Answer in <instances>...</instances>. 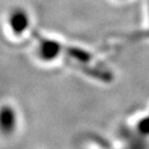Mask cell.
Masks as SVG:
<instances>
[{
	"label": "cell",
	"mask_w": 149,
	"mask_h": 149,
	"mask_svg": "<svg viewBox=\"0 0 149 149\" xmlns=\"http://www.w3.org/2000/svg\"><path fill=\"white\" fill-rule=\"evenodd\" d=\"M18 125V115L12 106L3 105L0 107V134L10 136L15 133Z\"/></svg>",
	"instance_id": "1"
},
{
	"label": "cell",
	"mask_w": 149,
	"mask_h": 149,
	"mask_svg": "<svg viewBox=\"0 0 149 149\" xmlns=\"http://www.w3.org/2000/svg\"><path fill=\"white\" fill-rule=\"evenodd\" d=\"M38 53L44 60H53L61 52V45L56 40H48L45 37L38 38Z\"/></svg>",
	"instance_id": "2"
},
{
	"label": "cell",
	"mask_w": 149,
	"mask_h": 149,
	"mask_svg": "<svg viewBox=\"0 0 149 149\" xmlns=\"http://www.w3.org/2000/svg\"><path fill=\"white\" fill-rule=\"evenodd\" d=\"M9 26L14 34H22L29 26V17L27 13L21 8L15 9L9 16Z\"/></svg>",
	"instance_id": "3"
}]
</instances>
